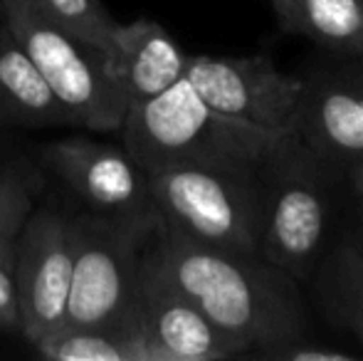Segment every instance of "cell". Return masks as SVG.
Masks as SVG:
<instances>
[{"label": "cell", "instance_id": "1", "mask_svg": "<svg viewBox=\"0 0 363 361\" xmlns=\"http://www.w3.org/2000/svg\"><path fill=\"white\" fill-rule=\"evenodd\" d=\"M141 255L240 349L257 359L264 349L309 332L296 279L262 255H233L188 240L158 218Z\"/></svg>", "mask_w": 363, "mask_h": 361}, {"label": "cell", "instance_id": "2", "mask_svg": "<svg viewBox=\"0 0 363 361\" xmlns=\"http://www.w3.org/2000/svg\"><path fill=\"white\" fill-rule=\"evenodd\" d=\"M121 144L144 171L178 161L255 164L287 131L252 126L213 109L186 77L161 94L126 106Z\"/></svg>", "mask_w": 363, "mask_h": 361}, {"label": "cell", "instance_id": "3", "mask_svg": "<svg viewBox=\"0 0 363 361\" xmlns=\"http://www.w3.org/2000/svg\"><path fill=\"white\" fill-rule=\"evenodd\" d=\"M146 176L153 208L168 228L213 250L259 255V164L178 161Z\"/></svg>", "mask_w": 363, "mask_h": 361}, {"label": "cell", "instance_id": "4", "mask_svg": "<svg viewBox=\"0 0 363 361\" xmlns=\"http://www.w3.org/2000/svg\"><path fill=\"white\" fill-rule=\"evenodd\" d=\"M331 171L294 129L259 161V255L299 282L314 272L331 221Z\"/></svg>", "mask_w": 363, "mask_h": 361}, {"label": "cell", "instance_id": "5", "mask_svg": "<svg viewBox=\"0 0 363 361\" xmlns=\"http://www.w3.org/2000/svg\"><path fill=\"white\" fill-rule=\"evenodd\" d=\"M0 20L8 25L52 94L91 131H119L126 116L124 89L109 70L106 50L74 35L33 0H0Z\"/></svg>", "mask_w": 363, "mask_h": 361}, {"label": "cell", "instance_id": "6", "mask_svg": "<svg viewBox=\"0 0 363 361\" xmlns=\"http://www.w3.org/2000/svg\"><path fill=\"white\" fill-rule=\"evenodd\" d=\"M74 213V267L62 327H116L131 309L151 216Z\"/></svg>", "mask_w": 363, "mask_h": 361}, {"label": "cell", "instance_id": "7", "mask_svg": "<svg viewBox=\"0 0 363 361\" xmlns=\"http://www.w3.org/2000/svg\"><path fill=\"white\" fill-rule=\"evenodd\" d=\"M35 164L62 193L60 206L94 216L156 213L146 171L124 144L65 136L35 146Z\"/></svg>", "mask_w": 363, "mask_h": 361}, {"label": "cell", "instance_id": "8", "mask_svg": "<svg viewBox=\"0 0 363 361\" xmlns=\"http://www.w3.org/2000/svg\"><path fill=\"white\" fill-rule=\"evenodd\" d=\"M72 267L74 213L60 203L35 208L15 235L13 260L20 332L33 347L65 324Z\"/></svg>", "mask_w": 363, "mask_h": 361}, {"label": "cell", "instance_id": "9", "mask_svg": "<svg viewBox=\"0 0 363 361\" xmlns=\"http://www.w3.org/2000/svg\"><path fill=\"white\" fill-rule=\"evenodd\" d=\"M183 77L223 114L269 131L294 129L304 79L279 72L272 60L188 55Z\"/></svg>", "mask_w": 363, "mask_h": 361}, {"label": "cell", "instance_id": "10", "mask_svg": "<svg viewBox=\"0 0 363 361\" xmlns=\"http://www.w3.org/2000/svg\"><path fill=\"white\" fill-rule=\"evenodd\" d=\"M301 79L296 136L334 169L363 161V57Z\"/></svg>", "mask_w": 363, "mask_h": 361}, {"label": "cell", "instance_id": "11", "mask_svg": "<svg viewBox=\"0 0 363 361\" xmlns=\"http://www.w3.org/2000/svg\"><path fill=\"white\" fill-rule=\"evenodd\" d=\"M131 312L158 361L240 359V349L141 255Z\"/></svg>", "mask_w": 363, "mask_h": 361}, {"label": "cell", "instance_id": "12", "mask_svg": "<svg viewBox=\"0 0 363 361\" xmlns=\"http://www.w3.org/2000/svg\"><path fill=\"white\" fill-rule=\"evenodd\" d=\"M109 70L129 104L161 94L186 72L188 55L161 23L136 18L116 23L106 50Z\"/></svg>", "mask_w": 363, "mask_h": 361}, {"label": "cell", "instance_id": "13", "mask_svg": "<svg viewBox=\"0 0 363 361\" xmlns=\"http://www.w3.org/2000/svg\"><path fill=\"white\" fill-rule=\"evenodd\" d=\"M77 126L23 45L0 20V129Z\"/></svg>", "mask_w": 363, "mask_h": 361}, {"label": "cell", "instance_id": "14", "mask_svg": "<svg viewBox=\"0 0 363 361\" xmlns=\"http://www.w3.org/2000/svg\"><path fill=\"white\" fill-rule=\"evenodd\" d=\"M279 25L331 52L363 57V0H267Z\"/></svg>", "mask_w": 363, "mask_h": 361}, {"label": "cell", "instance_id": "15", "mask_svg": "<svg viewBox=\"0 0 363 361\" xmlns=\"http://www.w3.org/2000/svg\"><path fill=\"white\" fill-rule=\"evenodd\" d=\"M314 270L316 297L324 312L363 344V255L344 238Z\"/></svg>", "mask_w": 363, "mask_h": 361}, {"label": "cell", "instance_id": "16", "mask_svg": "<svg viewBox=\"0 0 363 361\" xmlns=\"http://www.w3.org/2000/svg\"><path fill=\"white\" fill-rule=\"evenodd\" d=\"M35 349L55 361H131L129 344L116 327H60Z\"/></svg>", "mask_w": 363, "mask_h": 361}, {"label": "cell", "instance_id": "17", "mask_svg": "<svg viewBox=\"0 0 363 361\" xmlns=\"http://www.w3.org/2000/svg\"><path fill=\"white\" fill-rule=\"evenodd\" d=\"M45 176L38 164L23 161L0 149V233L15 238L35 211Z\"/></svg>", "mask_w": 363, "mask_h": 361}, {"label": "cell", "instance_id": "18", "mask_svg": "<svg viewBox=\"0 0 363 361\" xmlns=\"http://www.w3.org/2000/svg\"><path fill=\"white\" fill-rule=\"evenodd\" d=\"M33 3L40 5L62 28L109 50L116 20L111 18L101 0H33Z\"/></svg>", "mask_w": 363, "mask_h": 361}, {"label": "cell", "instance_id": "19", "mask_svg": "<svg viewBox=\"0 0 363 361\" xmlns=\"http://www.w3.org/2000/svg\"><path fill=\"white\" fill-rule=\"evenodd\" d=\"M257 359H269V361H356L361 359L359 352L351 349L331 347L319 339H311L309 332L301 334L296 339L282 342L272 349H264L262 354H257Z\"/></svg>", "mask_w": 363, "mask_h": 361}, {"label": "cell", "instance_id": "20", "mask_svg": "<svg viewBox=\"0 0 363 361\" xmlns=\"http://www.w3.org/2000/svg\"><path fill=\"white\" fill-rule=\"evenodd\" d=\"M0 329L20 332V307L18 289H15L13 267L0 265Z\"/></svg>", "mask_w": 363, "mask_h": 361}, {"label": "cell", "instance_id": "21", "mask_svg": "<svg viewBox=\"0 0 363 361\" xmlns=\"http://www.w3.org/2000/svg\"><path fill=\"white\" fill-rule=\"evenodd\" d=\"M13 260H15V238L0 233V265L13 267Z\"/></svg>", "mask_w": 363, "mask_h": 361}, {"label": "cell", "instance_id": "22", "mask_svg": "<svg viewBox=\"0 0 363 361\" xmlns=\"http://www.w3.org/2000/svg\"><path fill=\"white\" fill-rule=\"evenodd\" d=\"M346 174H349V181H351V186H354V191L359 193V198L363 201V161L354 164L351 169H346Z\"/></svg>", "mask_w": 363, "mask_h": 361}, {"label": "cell", "instance_id": "23", "mask_svg": "<svg viewBox=\"0 0 363 361\" xmlns=\"http://www.w3.org/2000/svg\"><path fill=\"white\" fill-rule=\"evenodd\" d=\"M346 238H349V240L354 243V245H356V250H359L361 255H363V226H359V228H356V231H351Z\"/></svg>", "mask_w": 363, "mask_h": 361}]
</instances>
